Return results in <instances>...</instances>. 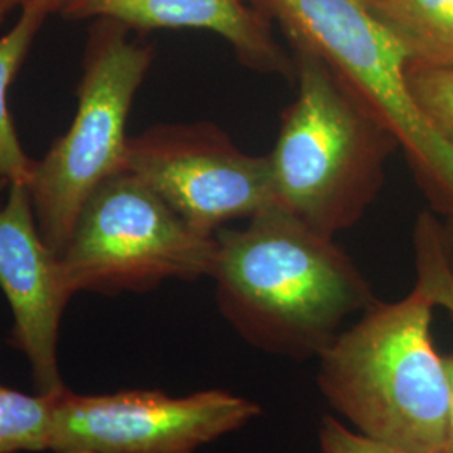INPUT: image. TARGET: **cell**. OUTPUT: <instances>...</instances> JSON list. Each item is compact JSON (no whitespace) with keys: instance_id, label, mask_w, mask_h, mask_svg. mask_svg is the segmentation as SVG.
I'll use <instances>...</instances> for the list:
<instances>
[{"instance_id":"6da1fadb","label":"cell","mask_w":453,"mask_h":453,"mask_svg":"<svg viewBox=\"0 0 453 453\" xmlns=\"http://www.w3.org/2000/svg\"><path fill=\"white\" fill-rule=\"evenodd\" d=\"M211 277L220 314L252 348L319 357L344 321L378 301L368 277L336 242L279 205L215 234Z\"/></svg>"},{"instance_id":"7a4b0ae2","label":"cell","mask_w":453,"mask_h":453,"mask_svg":"<svg viewBox=\"0 0 453 453\" xmlns=\"http://www.w3.org/2000/svg\"><path fill=\"white\" fill-rule=\"evenodd\" d=\"M434 309L415 284L398 301H376L318 357L329 406L357 434L410 453H441L452 405Z\"/></svg>"},{"instance_id":"3957f363","label":"cell","mask_w":453,"mask_h":453,"mask_svg":"<svg viewBox=\"0 0 453 453\" xmlns=\"http://www.w3.org/2000/svg\"><path fill=\"white\" fill-rule=\"evenodd\" d=\"M292 58L296 96L267 153L275 205L336 237L374 203L400 145L321 59L301 49Z\"/></svg>"},{"instance_id":"277c9868","label":"cell","mask_w":453,"mask_h":453,"mask_svg":"<svg viewBox=\"0 0 453 453\" xmlns=\"http://www.w3.org/2000/svg\"><path fill=\"white\" fill-rule=\"evenodd\" d=\"M289 41L327 65L388 128L432 203L453 220V150L410 91L408 56L363 0H250Z\"/></svg>"},{"instance_id":"5b68a950","label":"cell","mask_w":453,"mask_h":453,"mask_svg":"<svg viewBox=\"0 0 453 453\" xmlns=\"http://www.w3.org/2000/svg\"><path fill=\"white\" fill-rule=\"evenodd\" d=\"M111 19H95L82 56L71 128L35 160L29 192L41 235L61 256L82 205L104 180L127 172V121L155 49Z\"/></svg>"},{"instance_id":"8992f818","label":"cell","mask_w":453,"mask_h":453,"mask_svg":"<svg viewBox=\"0 0 453 453\" xmlns=\"http://www.w3.org/2000/svg\"><path fill=\"white\" fill-rule=\"evenodd\" d=\"M215 256V235L187 224L127 170L89 195L59 259L71 296H116L211 277Z\"/></svg>"},{"instance_id":"52a82bcc","label":"cell","mask_w":453,"mask_h":453,"mask_svg":"<svg viewBox=\"0 0 453 453\" xmlns=\"http://www.w3.org/2000/svg\"><path fill=\"white\" fill-rule=\"evenodd\" d=\"M262 408L226 389L170 396L160 389L54 396L50 453H196L259 418Z\"/></svg>"},{"instance_id":"ba28073f","label":"cell","mask_w":453,"mask_h":453,"mask_svg":"<svg viewBox=\"0 0 453 453\" xmlns=\"http://www.w3.org/2000/svg\"><path fill=\"white\" fill-rule=\"evenodd\" d=\"M127 170L211 235L275 205L269 157L243 151L211 121L162 123L131 136Z\"/></svg>"},{"instance_id":"9c48e42d","label":"cell","mask_w":453,"mask_h":453,"mask_svg":"<svg viewBox=\"0 0 453 453\" xmlns=\"http://www.w3.org/2000/svg\"><path fill=\"white\" fill-rule=\"evenodd\" d=\"M0 289L12 311L11 344L31 365L41 395H61L59 327L71 301L59 256L39 232L29 185L17 183L0 207Z\"/></svg>"},{"instance_id":"30bf717a","label":"cell","mask_w":453,"mask_h":453,"mask_svg":"<svg viewBox=\"0 0 453 453\" xmlns=\"http://www.w3.org/2000/svg\"><path fill=\"white\" fill-rule=\"evenodd\" d=\"M67 20L111 19L128 29H200L220 35L241 65L294 81V58L250 0H52Z\"/></svg>"},{"instance_id":"8fae6325","label":"cell","mask_w":453,"mask_h":453,"mask_svg":"<svg viewBox=\"0 0 453 453\" xmlns=\"http://www.w3.org/2000/svg\"><path fill=\"white\" fill-rule=\"evenodd\" d=\"M49 14H52V0H29L20 7L14 27L0 35V207L14 185H29L33 179L35 160L27 157L19 142L7 96Z\"/></svg>"},{"instance_id":"7c38bea8","label":"cell","mask_w":453,"mask_h":453,"mask_svg":"<svg viewBox=\"0 0 453 453\" xmlns=\"http://www.w3.org/2000/svg\"><path fill=\"white\" fill-rule=\"evenodd\" d=\"M403 48L408 65L453 67V0H363Z\"/></svg>"},{"instance_id":"4fadbf2b","label":"cell","mask_w":453,"mask_h":453,"mask_svg":"<svg viewBox=\"0 0 453 453\" xmlns=\"http://www.w3.org/2000/svg\"><path fill=\"white\" fill-rule=\"evenodd\" d=\"M54 396L0 383V453L49 452Z\"/></svg>"},{"instance_id":"5bb4252c","label":"cell","mask_w":453,"mask_h":453,"mask_svg":"<svg viewBox=\"0 0 453 453\" xmlns=\"http://www.w3.org/2000/svg\"><path fill=\"white\" fill-rule=\"evenodd\" d=\"M417 286L435 308H443L453 318V274L443 245L441 222L434 211H423L413 232Z\"/></svg>"},{"instance_id":"9a60e30c","label":"cell","mask_w":453,"mask_h":453,"mask_svg":"<svg viewBox=\"0 0 453 453\" xmlns=\"http://www.w3.org/2000/svg\"><path fill=\"white\" fill-rule=\"evenodd\" d=\"M406 80L425 119L453 150V67L408 65Z\"/></svg>"},{"instance_id":"2e32d148","label":"cell","mask_w":453,"mask_h":453,"mask_svg":"<svg viewBox=\"0 0 453 453\" xmlns=\"http://www.w3.org/2000/svg\"><path fill=\"white\" fill-rule=\"evenodd\" d=\"M319 447L323 453H410L365 437L331 415L319 425Z\"/></svg>"},{"instance_id":"e0dca14e","label":"cell","mask_w":453,"mask_h":453,"mask_svg":"<svg viewBox=\"0 0 453 453\" xmlns=\"http://www.w3.org/2000/svg\"><path fill=\"white\" fill-rule=\"evenodd\" d=\"M447 370L450 376V387H452V405H450V415H449V425H447V434H445V441H443V450L441 453H453V355L445 357Z\"/></svg>"},{"instance_id":"ac0fdd59","label":"cell","mask_w":453,"mask_h":453,"mask_svg":"<svg viewBox=\"0 0 453 453\" xmlns=\"http://www.w3.org/2000/svg\"><path fill=\"white\" fill-rule=\"evenodd\" d=\"M441 232H443V245H445V254L449 265L452 269L453 274V220L452 219H443L441 220Z\"/></svg>"},{"instance_id":"d6986e66","label":"cell","mask_w":453,"mask_h":453,"mask_svg":"<svg viewBox=\"0 0 453 453\" xmlns=\"http://www.w3.org/2000/svg\"><path fill=\"white\" fill-rule=\"evenodd\" d=\"M9 11H12V9H16V7H22L24 4H27L29 0H0Z\"/></svg>"},{"instance_id":"ffe728a7","label":"cell","mask_w":453,"mask_h":453,"mask_svg":"<svg viewBox=\"0 0 453 453\" xmlns=\"http://www.w3.org/2000/svg\"><path fill=\"white\" fill-rule=\"evenodd\" d=\"M9 12H11V11H9V9H7V7H5V5H4V4L0 2V24L4 22V19L7 17V14H9Z\"/></svg>"}]
</instances>
